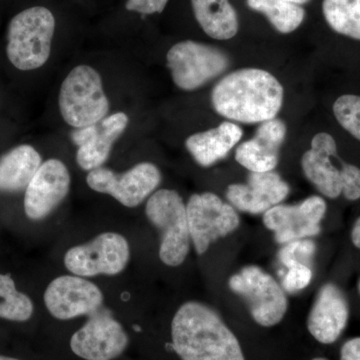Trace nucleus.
<instances>
[{
  "label": "nucleus",
  "instance_id": "obj_23",
  "mask_svg": "<svg viewBox=\"0 0 360 360\" xmlns=\"http://www.w3.org/2000/svg\"><path fill=\"white\" fill-rule=\"evenodd\" d=\"M246 4L266 16L270 25L283 34L295 32L304 20V8L286 0H246Z\"/></svg>",
  "mask_w": 360,
  "mask_h": 360
},
{
  "label": "nucleus",
  "instance_id": "obj_3",
  "mask_svg": "<svg viewBox=\"0 0 360 360\" xmlns=\"http://www.w3.org/2000/svg\"><path fill=\"white\" fill-rule=\"evenodd\" d=\"M56 18L49 9L34 6L16 14L7 32L6 53L14 68L37 70L49 59Z\"/></svg>",
  "mask_w": 360,
  "mask_h": 360
},
{
  "label": "nucleus",
  "instance_id": "obj_15",
  "mask_svg": "<svg viewBox=\"0 0 360 360\" xmlns=\"http://www.w3.org/2000/svg\"><path fill=\"white\" fill-rule=\"evenodd\" d=\"M129 122L127 113L116 112L96 124L75 129L71 139L77 146V165L86 172L103 167L110 158L113 144L122 136Z\"/></svg>",
  "mask_w": 360,
  "mask_h": 360
},
{
  "label": "nucleus",
  "instance_id": "obj_31",
  "mask_svg": "<svg viewBox=\"0 0 360 360\" xmlns=\"http://www.w3.org/2000/svg\"><path fill=\"white\" fill-rule=\"evenodd\" d=\"M340 360H360V338H352L343 345Z\"/></svg>",
  "mask_w": 360,
  "mask_h": 360
},
{
  "label": "nucleus",
  "instance_id": "obj_30",
  "mask_svg": "<svg viewBox=\"0 0 360 360\" xmlns=\"http://www.w3.org/2000/svg\"><path fill=\"white\" fill-rule=\"evenodd\" d=\"M168 1L169 0H127L125 7L127 11L149 15L162 13Z\"/></svg>",
  "mask_w": 360,
  "mask_h": 360
},
{
  "label": "nucleus",
  "instance_id": "obj_9",
  "mask_svg": "<svg viewBox=\"0 0 360 360\" xmlns=\"http://www.w3.org/2000/svg\"><path fill=\"white\" fill-rule=\"evenodd\" d=\"M189 233L198 255H203L212 243L232 233L239 226L233 206L212 193L193 194L186 205Z\"/></svg>",
  "mask_w": 360,
  "mask_h": 360
},
{
  "label": "nucleus",
  "instance_id": "obj_36",
  "mask_svg": "<svg viewBox=\"0 0 360 360\" xmlns=\"http://www.w3.org/2000/svg\"><path fill=\"white\" fill-rule=\"evenodd\" d=\"M359 293H360V281H359Z\"/></svg>",
  "mask_w": 360,
  "mask_h": 360
},
{
  "label": "nucleus",
  "instance_id": "obj_24",
  "mask_svg": "<svg viewBox=\"0 0 360 360\" xmlns=\"http://www.w3.org/2000/svg\"><path fill=\"white\" fill-rule=\"evenodd\" d=\"M322 11L335 32L360 40V0H323Z\"/></svg>",
  "mask_w": 360,
  "mask_h": 360
},
{
  "label": "nucleus",
  "instance_id": "obj_8",
  "mask_svg": "<svg viewBox=\"0 0 360 360\" xmlns=\"http://www.w3.org/2000/svg\"><path fill=\"white\" fill-rule=\"evenodd\" d=\"M130 258L129 241L116 232H104L89 243L66 251V269L75 276H117L127 269Z\"/></svg>",
  "mask_w": 360,
  "mask_h": 360
},
{
  "label": "nucleus",
  "instance_id": "obj_11",
  "mask_svg": "<svg viewBox=\"0 0 360 360\" xmlns=\"http://www.w3.org/2000/svg\"><path fill=\"white\" fill-rule=\"evenodd\" d=\"M127 331L110 311L101 309L89 315L70 338L73 354L84 360H113L129 347Z\"/></svg>",
  "mask_w": 360,
  "mask_h": 360
},
{
  "label": "nucleus",
  "instance_id": "obj_35",
  "mask_svg": "<svg viewBox=\"0 0 360 360\" xmlns=\"http://www.w3.org/2000/svg\"><path fill=\"white\" fill-rule=\"evenodd\" d=\"M312 360H326V359H312Z\"/></svg>",
  "mask_w": 360,
  "mask_h": 360
},
{
  "label": "nucleus",
  "instance_id": "obj_2",
  "mask_svg": "<svg viewBox=\"0 0 360 360\" xmlns=\"http://www.w3.org/2000/svg\"><path fill=\"white\" fill-rule=\"evenodd\" d=\"M172 347L181 360H245L238 338L217 311L184 303L172 322Z\"/></svg>",
  "mask_w": 360,
  "mask_h": 360
},
{
  "label": "nucleus",
  "instance_id": "obj_28",
  "mask_svg": "<svg viewBox=\"0 0 360 360\" xmlns=\"http://www.w3.org/2000/svg\"><path fill=\"white\" fill-rule=\"evenodd\" d=\"M312 278V271L304 264H295L288 269L283 281V290L290 293H296L304 290Z\"/></svg>",
  "mask_w": 360,
  "mask_h": 360
},
{
  "label": "nucleus",
  "instance_id": "obj_17",
  "mask_svg": "<svg viewBox=\"0 0 360 360\" xmlns=\"http://www.w3.org/2000/svg\"><path fill=\"white\" fill-rule=\"evenodd\" d=\"M338 155V146L333 135L321 132L314 135L311 148L302 158L303 174L317 191L328 198L342 194L341 167H335L333 158Z\"/></svg>",
  "mask_w": 360,
  "mask_h": 360
},
{
  "label": "nucleus",
  "instance_id": "obj_6",
  "mask_svg": "<svg viewBox=\"0 0 360 360\" xmlns=\"http://www.w3.org/2000/svg\"><path fill=\"white\" fill-rule=\"evenodd\" d=\"M167 61L174 84L184 91L201 89L231 65L221 49L193 40L174 44L167 52Z\"/></svg>",
  "mask_w": 360,
  "mask_h": 360
},
{
  "label": "nucleus",
  "instance_id": "obj_7",
  "mask_svg": "<svg viewBox=\"0 0 360 360\" xmlns=\"http://www.w3.org/2000/svg\"><path fill=\"white\" fill-rule=\"evenodd\" d=\"M229 288L248 303L251 316L264 328L276 326L288 311L283 288L264 270L250 265L229 279Z\"/></svg>",
  "mask_w": 360,
  "mask_h": 360
},
{
  "label": "nucleus",
  "instance_id": "obj_4",
  "mask_svg": "<svg viewBox=\"0 0 360 360\" xmlns=\"http://www.w3.org/2000/svg\"><path fill=\"white\" fill-rule=\"evenodd\" d=\"M59 111L75 129L96 124L110 112L103 79L89 65H78L68 73L59 91Z\"/></svg>",
  "mask_w": 360,
  "mask_h": 360
},
{
  "label": "nucleus",
  "instance_id": "obj_5",
  "mask_svg": "<svg viewBox=\"0 0 360 360\" xmlns=\"http://www.w3.org/2000/svg\"><path fill=\"white\" fill-rule=\"evenodd\" d=\"M146 214L161 233L160 258L167 266L184 264L191 248L186 205L179 193L160 189L149 196Z\"/></svg>",
  "mask_w": 360,
  "mask_h": 360
},
{
  "label": "nucleus",
  "instance_id": "obj_16",
  "mask_svg": "<svg viewBox=\"0 0 360 360\" xmlns=\"http://www.w3.org/2000/svg\"><path fill=\"white\" fill-rule=\"evenodd\" d=\"M290 194V186L281 175L272 172H250L248 184L227 187L226 198L233 207L251 214L266 212L281 205Z\"/></svg>",
  "mask_w": 360,
  "mask_h": 360
},
{
  "label": "nucleus",
  "instance_id": "obj_25",
  "mask_svg": "<svg viewBox=\"0 0 360 360\" xmlns=\"http://www.w3.org/2000/svg\"><path fill=\"white\" fill-rule=\"evenodd\" d=\"M32 300L16 288L9 274H0V319L25 322L33 314Z\"/></svg>",
  "mask_w": 360,
  "mask_h": 360
},
{
  "label": "nucleus",
  "instance_id": "obj_10",
  "mask_svg": "<svg viewBox=\"0 0 360 360\" xmlns=\"http://www.w3.org/2000/svg\"><path fill=\"white\" fill-rule=\"evenodd\" d=\"M161 182L160 170L151 162H141L123 174L105 167L90 170L87 186L98 193L108 194L125 207L134 208L149 198Z\"/></svg>",
  "mask_w": 360,
  "mask_h": 360
},
{
  "label": "nucleus",
  "instance_id": "obj_21",
  "mask_svg": "<svg viewBox=\"0 0 360 360\" xmlns=\"http://www.w3.org/2000/svg\"><path fill=\"white\" fill-rule=\"evenodd\" d=\"M42 165L39 151L28 144L16 146L0 158V191L20 193L26 189Z\"/></svg>",
  "mask_w": 360,
  "mask_h": 360
},
{
  "label": "nucleus",
  "instance_id": "obj_12",
  "mask_svg": "<svg viewBox=\"0 0 360 360\" xmlns=\"http://www.w3.org/2000/svg\"><path fill=\"white\" fill-rule=\"evenodd\" d=\"M44 304L49 314L59 321L89 316L103 309V293L84 277L61 276L47 286Z\"/></svg>",
  "mask_w": 360,
  "mask_h": 360
},
{
  "label": "nucleus",
  "instance_id": "obj_33",
  "mask_svg": "<svg viewBox=\"0 0 360 360\" xmlns=\"http://www.w3.org/2000/svg\"><path fill=\"white\" fill-rule=\"evenodd\" d=\"M286 1L292 2V4H298V6H303V4H307L309 0H286Z\"/></svg>",
  "mask_w": 360,
  "mask_h": 360
},
{
  "label": "nucleus",
  "instance_id": "obj_14",
  "mask_svg": "<svg viewBox=\"0 0 360 360\" xmlns=\"http://www.w3.org/2000/svg\"><path fill=\"white\" fill-rule=\"evenodd\" d=\"M71 177L65 163L56 158L45 161L25 189V212L28 219H46L70 193Z\"/></svg>",
  "mask_w": 360,
  "mask_h": 360
},
{
  "label": "nucleus",
  "instance_id": "obj_18",
  "mask_svg": "<svg viewBox=\"0 0 360 360\" xmlns=\"http://www.w3.org/2000/svg\"><path fill=\"white\" fill-rule=\"evenodd\" d=\"M288 129L279 118L262 122L255 136L239 144L236 160L250 172H272L279 162V153Z\"/></svg>",
  "mask_w": 360,
  "mask_h": 360
},
{
  "label": "nucleus",
  "instance_id": "obj_1",
  "mask_svg": "<svg viewBox=\"0 0 360 360\" xmlns=\"http://www.w3.org/2000/svg\"><path fill=\"white\" fill-rule=\"evenodd\" d=\"M284 90L269 71L243 68L225 75L212 92L214 110L231 122L262 123L276 118L283 108Z\"/></svg>",
  "mask_w": 360,
  "mask_h": 360
},
{
  "label": "nucleus",
  "instance_id": "obj_26",
  "mask_svg": "<svg viewBox=\"0 0 360 360\" xmlns=\"http://www.w3.org/2000/svg\"><path fill=\"white\" fill-rule=\"evenodd\" d=\"M333 113L341 127L360 141V96L338 97L333 104Z\"/></svg>",
  "mask_w": 360,
  "mask_h": 360
},
{
  "label": "nucleus",
  "instance_id": "obj_34",
  "mask_svg": "<svg viewBox=\"0 0 360 360\" xmlns=\"http://www.w3.org/2000/svg\"><path fill=\"white\" fill-rule=\"evenodd\" d=\"M0 360H20V359H13V357H7V356H4V355H0Z\"/></svg>",
  "mask_w": 360,
  "mask_h": 360
},
{
  "label": "nucleus",
  "instance_id": "obj_29",
  "mask_svg": "<svg viewBox=\"0 0 360 360\" xmlns=\"http://www.w3.org/2000/svg\"><path fill=\"white\" fill-rule=\"evenodd\" d=\"M342 194L348 200H357L360 198V168L355 165L342 163Z\"/></svg>",
  "mask_w": 360,
  "mask_h": 360
},
{
  "label": "nucleus",
  "instance_id": "obj_13",
  "mask_svg": "<svg viewBox=\"0 0 360 360\" xmlns=\"http://www.w3.org/2000/svg\"><path fill=\"white\" fill-rule=\"evenodd\" d=\"M326 200L314 195L298 205H278L264 213V224L281 245L317 236L326 212Z\"/></svg>",
  "mask_w": 360,
  "mask_h": 360
},
{
  "label": "nucleus",
  "instance_id": "obj_19",
  "mask_svg": "<svg viewBox=\"0 0 360 360\" xmlns=\"http://www.w3.org/2000/svg\"><path fill=\"white\" fill-rule=\"evenodd\" d=\"M349 309L347 298L335 284L322 286L310 310L307 328L310 335L323 345H331L347 328Z\"/></svg>",
  "mask_w": 360,
  "mask_h": 360
},
{
  "label": "nucleus",
  "instance_id": "obj_22",
  "mask_svg": "<svg viewBox=\"0 0 360 360\" xmlns=\"http://www.w3.org/2000/svg\"><path fill=\"white\" fill-rule=\"evenodd\" d=\"M191 6L198 25L208 37L229 40L238 34V16L229 0H191Z\"/></svg>",
  "mask_w": 360,
  "mask_h": 360
},
{
  "label": "nucleus",
  "instance_id": "obj_27",
  "mask_svg": "<svg viewBox=\"0 0 360 360\" xmlns=\"http://www.w3.org/2000/svg\"><path fill=\"white\" fill-rule=\"evenodd\" d=\"M285 246L279 251V260L288 269L295 264H304L309 266L314 257L316 245L310 239L303 238L285 243Z\"/></svg>",
  "mask_w": 360,
  "mask_h": 360
},
{
  "label": "nucleus",
  "instance_id": "obj_20",
  "mask_svg": "<svg viewBox=\"0 0 360 360\" xmlns=\"http://www.w3.org/2000/svg\"><path fill=\"white\" fill-rule=\"evenodd\" d=\"M243 134L238 124L224 122L219 127L187 137L186 148L200 167H210L226 158Z\"/></svg>",
  "mask_w": 360,
  "mask_h": 360
},
{
  "label": "nucleus",
  "instance_id": "obj_32",
  "mask_svg": "<svg viewBox=\"0 0 360 360\" xmlns=\"http://www.w3.org/2000/svg\"><path fill=\"white\" fill-rule=\"evenodd\" d=\"M352 243H354L357 248H360V217L356 219L354 227H352Z\"/></svg>",
  "mask_w": 360,
  "mask_h": 360
}]
</instances>
